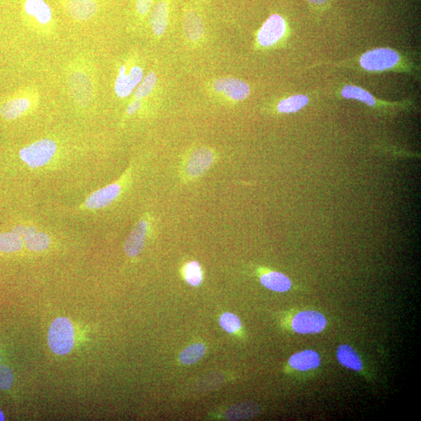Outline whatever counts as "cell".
I'll return each mask as SVG.
<instances>
[{"label":"cell","mask_w":421,"mask_h":421,"mask_svg":"<svg viewBox=\"0 0 421 421\" xmlns=\"http://www.w3.org/2000/svg\"><path fill=\"white\" fill-rule=\"evenodd\" d=\"M287 31V24L283 17L278 15H271L257 32V41L262 47H271L284 37Z\"/></svg>","instance_id":"obj_8"},{"label":"cell","mask_w":421,"mask_h":421,"mask_svg":"<svg viewBox=\"0 0 421 421\" xmlns=\"http://www.w3.org/2000/svg\"><path fill=\"white\" fill-rule=\"evenodd\" d=\"M152 229L151 216L146 214L135 224L124 243L125 253L128 257L138 256L143 250L146 240Z\"/></svg>","instance_id":"obj_6"},{"label":"cell","mask_w":421,"mask_h":421,"mask_svg":"<svg viewBox=\"0 0 421 421\" xmlns=\"http://www.w3.org/2000/svg\"><path fill=\"white\" fill-rule=\"evenodd\" d=\"M263 286L278 293H285L290 290L292 283L290 278L278 271H270L260 277Z\"/></svg>","instance_id":"obj_18"},{"label":"cell","mask_w":421,"mask_h":421,"mask_svg":"<svg viewBox=\"0 0 421 421\" xmlns=\"http://www.w3.org/2000/svg\"><path fill=\"white\" fill-rule=\"evenodd\" d=\"M311 3L321 5L328 1V0H308Z\"/></svg>","instance_id":"obj_32"},{"label":"cell","mask_w":421,"mask_h":421,"mask_svg":"<svg viewBox=\"0 0 421 421\" xmlns=\"http://www.w3.org/2000/svg\"><path fill=\"white\" fill-rule=\"evenodd\" d=\"M24 247L22 237L13 231L0 233V254H15L20 252Z\"/></svg>","instance_id":"obj_21"},{"label":"cell","mask_w":421,"mask_h":421,"mask_svg":"<svg viewBox=\"0 0 421 421\" xmlns=\"http://www.w3.org/2000/svg\"><path fill=\"white\" fill-rule=\"evenodd\" d=\"M171 6L169 0H158L149 13V22L156 36L160 37L167 29Z\"/></svg>","instance_id":"obj_14"},{"label":"cell","mask_w":421,"mask_h":421,"mask_svg":"<svg viewBox=\"0 0 421 421\" xmlns=\"http://www.w3.org/2000/svg\"><path fill=\"white\" fill-rule=\"evenodd\" d=\"M13 373L10 366L2 362V357L0 356V389L8 390L11 388L13 383Z\"/></svg>","instance_id":"obj_29"},{"label":"cell","mask_w":421,"mask_h":421,"mask_svg":"<svg viewBox=\"0 0 421 421\" xmlns=\"http://www.w3.org/2000/svg\"><path fill=\"white\" fill-rule=\"evenodd\" d=\"M30 106L31 101L29 99L12 98L0 106V115L6 120H16L28 111Z\"/></svg>","instance_id":"obj_17"},{"label":"cell","mask_w":421,"mask_h":421,"mask_svg":"<svg viewBox=\"0 0 421 421\" xmlns=\"http://www.w3.org/2000/svg\"><path fill=\"white\" fill-rule=\"evenodd\" d=\"M220 324L224 331L228 334H236L242 327L240 318L233 313H224L220 317Z\"/></svg>","instance_id":"obj_28"},{"label":"cell","mask_w":421,"mask_h":421,"mask_svg":"<svg viewBox=\"0 0 421 421\" xmlns=\"http://www.w3.org/2000/svg\"><path fill=\"white\" fill-rule=\"evenodd\" d=\"M183 28L187 38L193 43H198L205 35L203 19L193 8H188L183 12Z\"/></svg>","instance_id":"obj_13"},{"label":"cell","mask_w":421,"mask_h":421,"mask_svg":"<svg viewBox=\"0 0 421 421\" xmlns=\"http://www.w3.org/2000/svg\"><path fill=\"white\" fill-rule=\"evenodd\" d=\"M341 94L345 99L357 100L369 106L377 105V100L371 93L357 86L351 85L345 86L341 91Z\"/></svg>","instance_id":"obj_22"},{"label":"cell","mask_w":421,"mask_h":421,"mask_svg":"<svg viewBox=\"0 0 421 421\" xmlns=\"http://www.w3.org/2000/svg\"><path fill=\"white\" fill-rule=\"evenodd\" d=\"M183 276L191 286H200L203 281V271L200 263L196 261L187 263L183 269Z\"/></svg>","instance_id":"obj_26"},{"label":"cell","mask_w":421,"mask_h":421,"mask_svg":"<svg viewBox=\"0 0 421 421\" xmlns=\"http://www.w3.org/2000/svg\"><path fill=\"white\" fill-rule=\"evenodd\" d=\"M337 359L345 368L359 371L363 369V363L357 352L350 345L343 344L338 346L336 352Z\"/></svg>","instance_id":"obj_19"},{"label":"cell","mask_w":421,"mask_h":421,"mask_svg":"<svg viewBox=\"0 0 421 421\" xmlns=\"http://www.w3.org/2000/svg\"><path fill=\"white\" fill-rule=\"evenodd\" d=\"M5 420V416L1 410H0V421H3Z\"/></svg>","instance_id":"obj_33"},{"label":"cell","mask_w":421,"mask_h":421,"mask_svg":"<svg viewBox=\"0 0 421 421\" xmlns=\"http://www.w3.org/2000/svg\"><path fill=\"white\" fill-rule=\"evenodd\" d=\"M131 179L132 169L129 168L118 180L97 190L88 196L83 204V207L87 210H99L111 205L120 198Z\"/></svg>","instance_id":"obj_2"},{"label":"cell","mask_w":421,"mask_h":421,"mask_svg":"<svg viewBox=\"0 0 421 421\" xmlns=\"http://www.w3.org/2000/svg\"><path fill=\"white\" fill-rule=\"evenodd\" d=\"M206 354V345L202 343H194L189 345L180 355V362L183 364L191 365L199 362Z\"/></svg>","instance_id":"obj_25"},{"label":"cell","mask_w":421,"mask_h":421,"mask_svg":"<svg viewBox=\"0 0 421 421\" xmlns=\"http://www.w3.org/2000/svg\"><path fill=\"white\" fill-rule=\"evenodd\" d=\"M155 0H135V11L139 17L143 18L149 15Z\"/></svg>","instance_id":"obj_30"},{"label":"cell","mask_w":421,"mask_h":421,"mask_svg":"<svg viewBox=\"0 0 421 421\" xmlns=\"http://www.w3.org/2000/svg\"><path fill=\"white\" fill-rule=\"evenodd\" d=\"M259 411L255 404L243 403L231 407L226 413V418L229 420H244L256 416Z\"/></svg>","instance_id":"obj_24"},{"label":"cell","mask_w":421,"mask_h":421,"mask_svg":"<svg viewBox=\"0 0 421 421\" xmlns=\"http://www.w3.org/2000/svg\"><path fill=\"white\" fill-rule=\"evenodd\" d=\"M308 103L309 99L307 96L295 94L281 100L277 106V110L280 113H294L302 110Z\"/></svg>","instance_id":"obj_23"},{"label":"cell","mask_w":421,"mask_h":421,"mask_svg":"<svg viewBox=\"0 0 421 421\" xmlns=\"http://www.w3.org/2000/svg\"><path fill=\"white\" fill-rule=\"evenodd\" d=\"M57 152L55 141L42 139L24 147L19 152V158L27 166L38 169L50 164Z\"/></svg>","instance_id":"obj_3"},{"label":"cell","mask_w":421,"mask_h":421,"mask_svg":"<svg viewBox=\"0 0 421 421\" xmlns=\"http://www.w3.org/2000/svg\"><path fill=\"white\" fill-rule=\"evenodd\" d=\"M291 325L297 334H317L326 328L327 320L320 312L304 311L294 317Z\"/></svg>","instance_id":"obj_7"},{"label":"cell","mask_w":421,"mask_h":421,"mask_svg":"<svg viewBox=\"0 0 421 421\" xmlns=\"http://www.w3.org/2000/svg\"><path fill=\"white\" fill-rule=\"evenodd\" d=\"M157 83V76L154 72H150L147 74L136 90L134 97L137 99H143L149 96Z\"/></svg>","instance_id":"obj_27"},{"label":"cell","mask_w":421,"mask_h":421,"mask_svg":"<svg viewBox=\"0 0 421 421\" xmlns=\"http://www.w3.org/2000/svg\"><path fill=\"white\" fill-rule=\"evenodd\" d=\"M22 10L25 15L36 20L41 25L52 22V10L45 0H24Z\"/></svg>","instance_id":"obj_15"},{"label":"cell","mask_w":421,"mask_h":421,"mask_svg":"<svg viewBox=\"0 0 421 421\" xmlns=\"http://www.w3.org/2000/svg\"><path fill=\"white\" fill-rule=\"evenodd\" d=\"M68 16L78 22H87L97 15L99 0H59Z\"/></svg>","instance_id":"obj_9"},{"label":"cell","mask_w":421,"mask_h":421,"mask_svg":"<svg viewBox=\"0 0 421 421\" xmlns=\"http://www.w3.org/2000/svg\"><path fill=\"white\" fill-rule=\"evenodd\" d=\"M216 159V152L212 148L200 146L192 149L181 162L180 179L185 183H192L200 179L213 166Z\"/></svg>","instance_id":"obj_1"},{"label":"cell","mask_w":421,"mask_h":421,"mask_svg":"<svg viewBox=\"0 0 421 421\" xmlns=\"http://www.w3.org/2000/svg\"><path fill=\"white\" fill-rule=\"evenodd\" d=\"M69 88L74 101L81 106L90 103L92 97V87L90 78L87 74L77 71L71 73L69 78Z\"/></svg>","instance_id":"obj_12"},{"label":"cell","mask_w":421,"mask_h":421,"mask_svg":"<svg viewBox=\"0 0 421 421\" xmlns=\"http://www.w3.org/2000/svg\"><path fill=\"white\" fill-rule=\"evenodd\" d=\"M213 88L215 92L234 101L246 99L250 93V86L246 83L234 78L216 79L213 81Z\"/></svg>","instance_id":"obj_10"},{"label":"cell","mask_w":421,"mask_h":421,"mask_svg":"<svg viewBox=\"0 0 421 421\" xmlns=\"http://www.w3.org/2000/svg\"><path fill=\"white\" fill-rule=\"evenodd\" d=\"M289 364L292 369L300 371L315 370L321 364L320 355L315 350H306L291 356Z\"/></svg>","instance_id":"obj_16"},{"label":"cell","mask_w":421,"mask_h":421,"mask_svg":"<svg viewBox=\"0 0 421 421\" xmlns=\"http://www.w3.org/2000/svg\"><path fill=\"white\" fill-rule=\"evenodd\" d=\"M48 345L57 355H66L74 345L73 324L65 317H57L52 322L48 332Z\"/></svg>","instance_id":"obj_4"},{"label":"cell","mask_w":421,"mask_h":421,"mask_svg":"<svg viewBox=\"0 0 421 421\" xmlns=\"http://www.w3.org/2000/svg\"><path fill=\"white\" fill-rule=\"evenodd\" d=\"M143 78L144 71L141 66H133L127 73L126 66H121L115 83L114 90L115 94L121 99L128 97L134 91L135 88L139 85Z\"/></svg>","instance_id":"obj_11"},{"label":"cell","mask_w":421,"mask_h":421,"mask_svg":"<svg viewBox=\"0 0 421 421\" xmlns=\"http://www.w3.org/2000/svg\"><path fill=\"white\" fill-rule=\"evenodd\" d=\"M401 62L400 54L390 48H377L366 52L359 58V65L370 72H382L394 69Z\"/></svg>","instance_id":"obj_5"},{"label":"cell","mask_w":421,"mask_h":421,"mask_svg":"<svg viewBox=\"0 0 421 421\" xmlns=\"http://www.w3.org/2000/svg\"><path fill=\"white\" fill-rule=\"evenodd\" d=\"M141 107V100L135 99L132 103L127 108L126 113L129 115H131L137 113Z\"/></svg>","instance_id":"obj_31"},{"label":"cell","mask_w":421,"mask_h":421,"mask_svg":"<svg viewBox=\"0 0 421 421\" xmlns=\"http://www.w3.org/2000/svg\"><path fill=\"white\" fill-rule=\"evenodd\" d=\"M24 246L34 252H41L49 248L51 243L48 234L38 231L35 227L31 232L22 237Z\"/></svg>","instance_id":"obj_20"}]
</instances>
